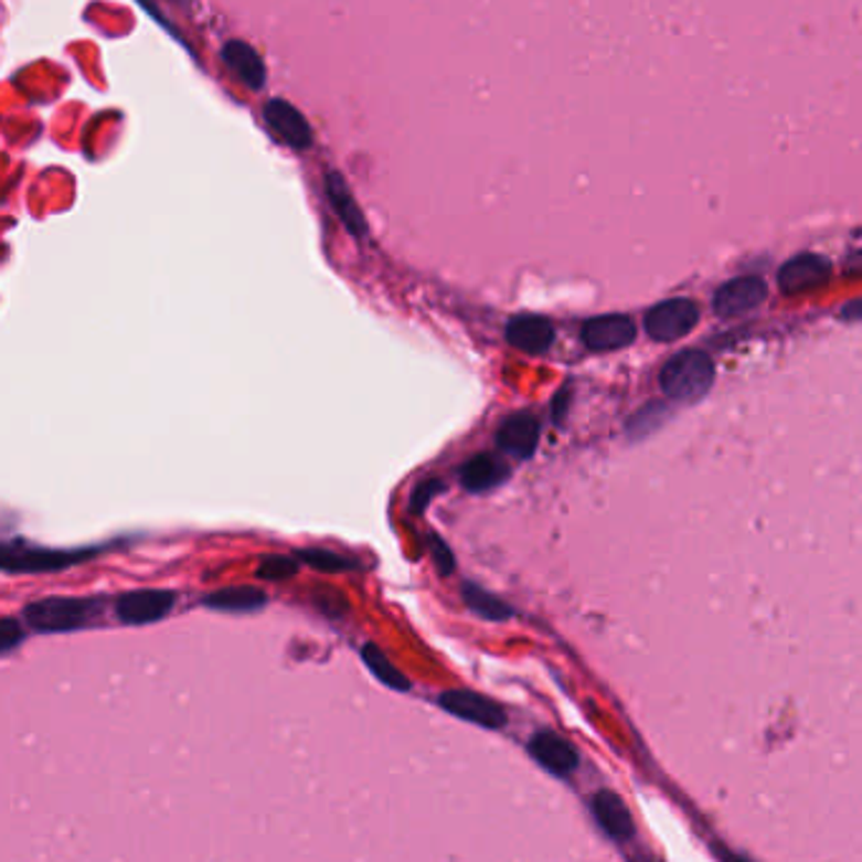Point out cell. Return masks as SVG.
I'll list each match as a JSON object with an SVG mask.
<instances>
[{
  "instance_id": "7c38bea8",
  "label": "cell",
  "mask_w": 862,
  "mask_h": 862,
  "mask_svg": "<svg viewBox=\"0 0 862 862\" xmlns=\"http://www.w3.org/2000/svg\"><path fill=\"white\" fill-rule=\"evenodd\" d=\"M264 117L268 121V127H272L286 145H291L294 150H307V147H311L313 132L309 121L291 102L272 99L264 107Z\"/></svg>"
},
{
  "instance_id": "8992f818",
  "label": "cell",
  "mask_w": 862,
  "mask_h": 862,
  "mask_svg": "<svg viewBox=\"0 0 862 862\" xmlns=\"http://www.w3.org/2000/svg\"><path fill=\"white\" fill-rule=\"evenodd\" d=\"M175 607V592L137 589L117 599V617L125 625H152L164 620Z\"/></svg>"
},
{
  "instance_id": "4fadbf2b",
  "label": "cell",
  "mask_w": 862,
  "mask_h": 862,
  "mask_svg": "<svg viewBox=\"0 0 862 862\" xmlns=\"http://www.w3.org/2000/svg\"><path fill=\"white\" fill-rule=\"evenodd\" d=\"M507 339L521 352L544 354L554 344V327L536 313H519L507 324Z\"/></svg>"
},
{
  "instance_id": "d4e9b609",
  "label": "cell",
  "mask_w": 862,
  "mask_h": 862,
  "mask_svg": "<svg viewBox=\"0 0 862 862\" xmlns=\"http://www.w3.org/2000/svg\"><path fill=\"white\" fill-rule=\"evenodd\" d=\"M443 491L440 481H428V483H421L417 489L413 491V499H411V509L413 513H421L425 507H428L433 496H438Z\"/></svg>"
},
{
  "instance_id": "ffe728a7",
  "label": "cell",
  "mask_w": 862,
  "mask_h": 862,
  "mask_svg": "<svg viewBox=\"0 0 862 862\" xmlns=\"http://www.w3.org/2000/svg\"><path fill=\"white\" fill-rule=\"evenodd\" d=\"M362 660L380 683H385L387 688H392V691H411V681H407V678L390 663V658H385V652H382L377 646L368 642V646L362 648Z\"/></svg>"
},
{
  "instance_id": "3957f363",
  "label": "cell",
  "mask_w": 862,
  "mask_h": 862,
  "mask_svg": "<svg viewBox=\"0 0 862 862\" xmlns=\"http://www.w3.org/2000/svg\"><path fill=\"white\" fill-rule=\"evenodd\" d=\"M99 549H46L31 546L25 542H8L3 546V570L6 572H58L68 570L78 562L92 560Z\"/></svg>"
},
{
  "instance_id": "603a6c76",
  "label": "cell",
  "mask_w": 862,
  "mask_h": 862,
  "mask_svg": "<svg viewBox=\"0 0 862 862\" xmlns=\"http://www.w3.org/2000/svg\"><path fill=\"white\" fill-rule=\"evenodd\" d=\"M21 642H23L21 622L15 620V617H6L3 625H0V652L8 656V652H13Z\"/></svg>"
},
{
  "instance_id": "277c9868",
  "label": "cell",
  "mask_w": 862,
  "mask_h": 862,
  "mask_svg": "<svg viewBox=\"0 0 862 862\" xmlns=\"http://www.w3.org/2000/svg\"><path fill=\"white\" fill-rule=\"evenodd\" d=\"M701 311L691 299H668L652 307L646 317V329L656 342H675L699 324Z\"/></svg>"
},
{
  "instance_id": "d6986e66",
  "label": "cell",
  "mask_w": 862,
  "mask_h": 862,
  "mask_svg": "<svg viewBox=\"0 0 862 862\" xmlns=\"http://www.w3.org/2000/svg\"><path fill=\"white\" fill-rule=\"evenodd\" d=\"M464 603L473 609L478 617H483V620L501 622L513 617V607H509L503 599L491 595V592H486L483 587H478L476 582H466L464 585Z\"/></svg>"
},
{
  "instance_id": "4316f807",
  "label": "cell",
  "mask_w": 862,
  "mask_h": 862,
  "mask_svg": "<svg viewBox=\"0 0 862 862\" xmlns=\"http://www.w3.org/2000/svg\"><path fill=\"white\" fill-rule=\"evenodd\" d=\"M728 862H746V860H744V858H734V855H731Z\"/></svg>"
},
{
  "instance_id": "e0dca14e",
  "label": "cell",
  "mask_w": 862,
  "mask_h": 862,
  "mask_svg": "<svg viewBox=\"0 0 862 862\" xmlns=\"http://www.w3.org/2000/svg\"><path fill=\"white\" fill-rule=\"evenodd\" d=\"M324 190H327L329 203H332V207H334V213L339 215V221L344 223V228L350 231L352 235H356V238H362V235L368 233V221H364L360 205H356V200L352 195L350 185L344 182V178L339 175V172L329 170L327 178H324Z\"/></svg>"
},
{
  "instance_id": "8fae6325",
  "label": "cell",
  "mask_w": 862,
  "mask_h": 862,
  "mask_svg": "<svg viewBox=\"0 0 862 862\" xmlns=\"http://www.w3.org/2000/svg\"><path fill=\"white\" fill-rule=\"evenodd\" d=\"M777 278L779 289L784 294L812 291L817 286L827 284V278H830V264H827V258L817 254H799L779 268Z\"/></svg>"
},
{
  "instance_id": "9a60e30c",
  "label": "cell",
  "mask_w": 862,
  "mask_h": 862,
  "mask_svg": "<svg viewBox=\"0 0 862 862\" xmlns=\"http://www.w3.org/2000/svg\"><path fill=\"white\" fill-rule=\"evenodd\" d=\"M592 815H595L597 824L609 834L613 840L627 842L635 834V822L627 805L622 802L620 795L603 789L592 797Z\"/></svg>"
},
{
  "instance_id": "5b68a950",
  "label": "cell",
  "mask_w": 862,
  "mask_h": 862,
  "mask_svg": "<svg viewBox=\"0 0 862 862\" xmlns=\"http://www.w3.org/2000/svg\"><path fill=\"white\" fill-rule=\"evenodd\" d=\"M438 703H440V709H446L456 719L468 721V724H476L481 728H503L507 726V711H503L496 701H491L489 695L456 688V691L440 693Z\"/></svg>"
},
{
  "instance_id": "2e32d148",
  "label": "cell",
  "mask_w": 862,
  "mask_h": 862,
  "mask_svg": "<svg viewBox=\"0 0 862 862\" xmlns=\"http://www.w3.org/2000/svg\"><path fill=\"white\" fill-rule=\"evenodd\" d=\"M503 481H509V466L501 458H496L493 453H478L460 468V483L470 493L493 491Z\"/></svg>"
},
{
  "instance_id": "30bf717a",
  "label": "cell",
  "mask_w": 862,
  "mask_h": 862,
  "mask_svg": "<svg viewBox=\"0 0 862 862\" xmlns=\"http://www.w3.org/2000/svg\"><path fill=\"white\" fill-rule=\"evenodd\" d=\"M766 299V284L759 276H742L734 278L721 286L713 296V309L721 317H738V313H746L759 307V304Z\"/></svg>"
},
{
  "instance_id": "ac0fdd59",
  "label": "cell",
  "mask_w": 862,
  "mask_h": 862,
  "mask_svg": "<svg viewBox=\"0 0 862 862\" xmlns=\"http://www.w3.org/2000/svg\"><path fill=\"white\" fill-rule=\"evenodd\" d=\"M203 603L211 609H221V613H258L260 607H266L268 597L264 589L251 587V585H235L211 592Z\"/></svg>"
},
{
  "instance_id": "7402d4cb",
  "label": "cell",
  "mask_w": 862,
  "mask_h": 862,
  "mask_svg": "<svg viewBox=\"0 0 862 862\" xmlns=\"http://www.w3.org/2000/svg\"><path fill=\"white\" fill-rule=\"evenodd\" d=\"M296 572H299V562L291 560V556H284V554H268L258 564L260 579L281 582V579H291Z\"/></svg>"
},
{
  "instance_id": "7a4b0ae2",
  "label": "cell",
  "mask_w": 862,
  "mask_h": 862,
  "mask_svg": "<svg viewBox=\"0 0 862 862\" xmlns=\"http://www.w3.org/2000/svg\"><path fill=\"white\" fill-rule=\"evenodd\" d=\"M102 603L94 597H46L25 607L23 617L39 632H72L99 615Z\"/></svg>"
},
{
  "instance_id": "6da1fadb",
  "label": "cell",
  "mask_w": 862,
  "mask_h": 862,
  "mask_svg": "<svg viewBox=\"0 0 862 862\" xmlns=\"http://www.w3.org/2000/svg\"><path fill=\"white\" fill-rule=\"evenodd\" d=\"M713 377H716V368L709 354L701 350H683L670 356L666 368L660 370V387L670 400L691 403L711 390Z\"/></svg>"
},
{
  "instance_id": "cb8c5ba5",
  "label": "cell",
  "mask_w": 862,
  "mask_h": 862,
  "mask_svg": "<svg viewBox=\"0 0 862 862\" xmlns=\"http://www.w3.org/2000/svg\"><path fill=\"white\" fill-rule=\"evenodd\" d=\"M430 552L435 556V564H438L440 574H453V570H456V560H453V552L440 536L430 534Z\"/></svg>"
},
{
  "instance_id": "44dd1931",
  "label": "cell",
  "mask_w": 862,
  "mask_h": 862,
  "mask_svg": "<svg viewBox=\"0 0 862 862\" xmlns=\"http://www.w3.org/2000/svg\"><path fill=\"white\" fill-rule=\"evenodd\" d=\"M296 556L304 564H309V567L319 570V572H344V570H356V562L347 560V556L337 554V552H329V549H321V546H311V549H299L296 552Z\"/></svg>"
},
{
  "instance_id": "5bb4252c",
  "label": "cell",
  "mask_w": 862,
  "mask_h": 862,
  "mask_svg": "<svg viewBox=\"0 0 862 862\" xmlns=\"http://www.w3.org/2000/svg\"><path fill=\"white\" fill-rule=\"evenodd\" d=\"M223 64L228 66V72L238 78L241 84H246L248 89H264L266 86V66L264 58L258 56V51L246 41L233 39L221 51Z\"/></svg>"
},
{
  "instance_id": "52a82bcc",
  "label": "cell",
  "mask_w": 862,
  "mask_h": 862,
  "mask_svg": "<svg viewBox=\"0 0 862 862\" xmlns=\"http://www.w3.org/2000/svg\"><path fill=\"white\" fill-rule=\"evenodd\" d=\"M529 754L534 756L539 766H544L546 771L556 774V777H570L579 766L577 748L564 736L554 734V731H536L529 742Z\"/></svg>"
},
{
  "instance_id": "ba28073f",
  "label": "cell",
  "mask_w": 862,
  "mask_h": 862,
  "mask_svg": "<svg viewBox=\"0 0 862 862\" xmlns=\"http://www.w3.org/2000/svg\"><path fill=\"white\" fill-rule=\"evenodd\" d=\"M539 435H542V428H539V421L534 415L513 413L501 423L499 433H496V446L511 458L526 460L536 453Z\"/></svg>"
},
{
  "instance_id": "484cf974",
  "label": "cell",
  "mask_w": 862,
  "mask_h": 862,
  "mask_svg": "<svg viewBox=\"0 0 862 862\" xmlns=\"http://www.w3.org/2000/svg\"><path fill=\"white\" fill-rule=\"evenodd\" d=\"M842 319H848V321H862V299L850 301L848 307L842 309Z\"/></svg>"
},
{
  "instance_id": "9c48e42d",
  "label": "cell",
  "mask_w": 862,
  "mask_h": 862,
  "mask_svg": "<svg viewBox=\"0 0 862 862\" xmlns=\"http://www.w3.org/2000/svg\"><path fill=\"white\" fill-rule=\"evenodd\" d=\"M635 324L622 313H605V317L589 319L582 327V342L595 352H613L632 344Z\"/></svg>"
}]
</instances>
